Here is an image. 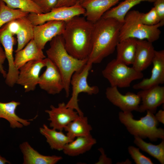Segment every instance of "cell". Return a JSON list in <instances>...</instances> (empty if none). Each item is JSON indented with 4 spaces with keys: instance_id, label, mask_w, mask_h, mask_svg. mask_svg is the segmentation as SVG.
Wrapping results in <instances>:
<instances>
[{
    "instance_id": "cell-1",
    "label": "cell",
    "mask_w": 164,
    "mask_h": 164,
    "mask_svg": "<svg viewBox=\"0 0 164 164\" xmlns=\"http://www.w3.org/2000/svg\"><path fill=\"white\" fill-rule=\"evenodd\" d=\"M65 22L62 35L66 50L77 59L88 58L91 50L94 24L80 16Z\"/></svg>"
},
{
    "instance_id": "cell-2",
    "label": "cell",
    "mask_w": 164,
    "mask_h": 164,
    "mask_svg": "<svg viewBox=\"0 0 164 164\" xmlns=\"http://www.w3.org/2000/svg\"><path fill=\"white\" fill-rule=\"evenodd\" d=\"M122 24L113 18H103L94 24L91 50L87 63H100L114 52L119 42Z\"/></svg>"
},
{
    "instance_id": "cell-3",
    "label": "cell",
    "mask_w": 164,
    "mask_h": 164,
    "mask_svg": "<svg viewBox=\"0 0 164 164\" xmlns=\"http://www.w3.org/2000/svg\"><path fill=\"white\" fill-rule=\"evenodd\" d=\"M46 53L47 58L54 64L60 72L66 97H68L73 74L83 69L87 63L88 58L79 60L70 55L65 48L62 35L55 36L50 41V47L46 50Z\"/></svg>"
},
{
    "instance_id": "cell-4",
    "label": "cell",
    "mask_w": 164,
    "mask_h": 164,
    "mask_svg": "<svg viewBox=\"0 0 164 164\" xmlns=\"http://www.w3.org/2000/svg\"><path fill=\"white\" fill-rule=\"evenodd\" d=\"M145 116L139 120L134 118L131 111H120L119 119L126 128L129 132L134 136L142 139L148 138L152 142L156 141L158 139H164V130L158 126L159 122L155 118L154 114L146 111Z\"/></svg>"
},
{
    "instance_id": "cell-5",
    "label": "cell",
    "mask_w": 164,
    "mask_h": 164,
    "mask_svg": "<svg viewBox=\"0 0 164 164\" xmlns=\"http://www.w3.org/2000/svg\"><path fill=\"white\" fill-rule=\"evenodd\" d=\"M140 13L135 10L127 13L120 29L119 41L132 38L153 43L159 38L161 31L159 28L164 24L159 22L153 26L145 25L140 20Z\"/></svg>"
},
{
    "instance_id": "cell-6",
    "label": "cell",
    "mask_w": 164,
    "mask_h": 164,
    "mask_svg": "<svg viewBox=\"0 0 164 164\" xmlns=\"http://www.w3.org/2000/svg\"><path fill=\"white\" fill-rule=\"evenodd\" d=\"M102 73L111 86L120 88L129 87L132 81L141 79L144 76L142 72L136 70L133 67H128L116 59L107 64Z\"/></svg>"
},
{
    "instance_id": "cell-7",
    "label": "cell",
    "mask_w": 164,
    "mask_h": 164,
    "mask_svg": "<svg viewBox=\"0 0 164 164\" xmlns=\"http://www.w3.org/2000/svg\"><path fill=\"white\" fill-rule=\"evenodd\" d=\"M92 64L87 63L82 70L76 72L73 74L70 80V84L72 86V93L71 97L66 104V106L76 111L80 116H84V114L78 105L79 94L83 92L92 95L97 94L99 91L97 86H90L87 82L88 76Z\"/></svg>"
},
{
    "instance_id": "cell-8",
    "label": "cell",
    "mask_w": 164,
    "mask_h": 164,
    "mask_svg": "<svg viewBox=\"0 0 164 164\" xmlns=\"http://www.w3.org/2000/svg\"><path fill=\"white\" fill-rule=\"evenodd\" d=\"M84 9L78 2L70 7H55L46 13H29L27 17L33 26L43 24L51 20L66 21L73 17L84 15Z\"/></svg>"
},
{
    "instance_id": "cell-9",
    "label": "cell",
    "mask_w": 164,
    "mask_h": 164,
    "mask_svg": "<svg viewBox=\"0 0 164 164\" xmlns=\"http://www.w3.org/2000/svg\"><path fill=\"white\" fill-rule=\"evenodd\" d=\"M14 35L9 30L5 25L0 29V42L3 47L8 64L5 83L11 87H13L16 84L19 72L14 63L13 52L15 41Z\"/></svg>"
},
{
    "instance_id": "cell-10",
    "label": "cell",
    "mask_w": 164,
    "mask_h": 164,
    "mask_svg": "<svg viewBox=\"0 0 164 164\" xmlns=\"http://www.w3.org/2000/svg\"><path fill=\"white\" fill-rule=\"evenodd\" d=\"M45 58L29 61L19 69L16 84L23 86L25 92L35 89L38 84L40 72L46 67Z\"/></svg>"
},
{
    "instance_id": "cell-11",
    "label": "cell",
    "mask_w": 164,
    "mask_h": 164,
    "mask_svg": "<svg viewBox=\"0 0 164 164\" xmlns=\"http://www.w3.org/2000/svg\"><path fill=\"white\" fill-rule=\"evenodd\" d=\"M46 69L39 76L38 84L40 88L50 94L60 93L64 90L61 75L54 64L47 57L45 58Z\"/></svg>"
},
{
    "instance_id": "cell-12",
    "label": "cell",
    "mask_w": 164,
    "mask_h": 164,
    "mask_svg": "<svg viewBox=\"0 0 164 164\" xmlns=\"http://www.w3.org/2000/svg\"><path fill=\"white\" fill-rule=\"evenodd\" d=\"M65 25V21L51 20L33 26V39L39 48L43 50L48 42L57 36L62 35Z\"/></svg>"
},
{
    "instance_id": "cell-13",
    "label": "cell",
    "mask_w": 164,
    "mask_h": 164,
    "mask_svg": "<svg viewBox=\"0 0 164 164\" xmlns=\"http://www.w3.org/2000/svg\"><path fill=\"white\" fill-rule=\"evenodd\" d=\"M107 99L122 111H138L141 99L137 94L128 92L125 94H121L115 87H108L105 92Z\"/></svg>"
},
{
    "instance_id": "cell-14",
    "label": "cell",
    "mask_w": 164,
    "mask_h": 164,
    "mask_svg": "<svg viewBox=\"0 0 164 164\" xmlns=\"http://www.w3.org/2000/svg\"><path fill=\"white\" fill-rule=\"evenodd\" d=\"M50 107V110L45 111L49 116L50 126L58 131H62L68 124L79 116L76 111L67 107L64 102L59 103L57 107L51 105Z\"/></svg>"
},
{
    "instance_id": "cell-15",
    "label": "cell",
    "mask_w": 164,
    "mask_h": 164,
    "mask_svg": "<svg viewBox=\"0 0 164 164\" xmlns=\"http://www.w3.org/2000/svg\"><path fill=\"white\" fill-rule=\"evenodd\" d=\"M151 77L144 78L133 86L135 90H144L164 83V50L155 51Z\"/></svg>"
},
{
    "instance_id": "cell-16",
    "label": "cell",
    "mask_w": 164,
    "mask_h": 164,
    "mask_svg": "<svg viewBox=\"0 0 164 164\" xmlns=\"http://www.w3.org/2000/svg\"><path fill=\"white\" fill-rule=\"evenodd\" d=\"M140 97L142 104L138 112L149 111L155 114L157 108L164 103V87L156 85L144 90H141L137 94Z\"/></svg>"
},
{
    "instance_id": "cell-17",
    "label": "cell",
    "mask_w": 164,
    "mask_h": 164,
    "mask_svg": "<svg viewBox=\"0 0 164 164\" xmlns=\"http://www.w3.org/2000/svg\"><path fill=\"white\" fill-rule=\"evenodd\" d=\"M121 0H84L80 4L84 9L83 15L87 20L94 24L104 14Z\"/></svg>"
},
{
    "instance_id": "cell-18",
    "label": "cell",
    "mask_w": 164,
    "mask_h": 164,
    "mask_svg": "<svg viewBox=\"0 0 164 164\" xmlns=\"http://www.w3.org/2000/svg\"><path fill=\"white\" fill-rule=\"evenodd\" d=\"M155 51L152 43L146 40L137 39L132 67L141 72L146 69L152 63Z\"/></svg>"
},
{
    "instance_id": "cell-19",
    "label": "cell",
    "mask_w": 164,
    "mask_h": 164,
    "mask_svg": "<svg viewBox=\"0 0 164 164\" xmlns=\"http://www.w3.org/2000/svg\"><path fill=\"white\" fill-rule=\"evenodd\" d=\"M19 148L23 155V164H55L63 159L59 156L43 155L34 149L27 142L21 144Z\"/></svg>"
},
{
    "instance_id": "cell-20",
    "label": "cell",
    "mask_w": 164,
    "mask_h": 164,
    "mask_svg": "<svg viewBox=\"0 0 164 164\" xmlns=\"http://www.w3.org/2000/svg\"><path fill=\"white\" fill-rule=\"evenodd\" d=\"M20 104L19 102L14 101L6 103L0 102V119L6 120L9 122L10 127L13 129L27 126L30 125V121H33L36 117L30 119L19 117L16 114L15 111Z\"/></svg>"
},
{
    "instance_id": "cell-21",
    "label": "cell",
    "mask_w": 164,
    "mask_h": 164,
    "mask_svg": "<svg viewBox=\"0 0 164 164\" xmlns=\"http://www.w3.org/2000/svg\"><path fill=\"white\" fill-rule=\"evenodd\" d=\"M15 53L14 63L15 67L19 70L29 61L43 60L46 58L43 50L39 48L33 39L23 49Z\"/></svg>"
},
{
    "instance_id": "cell-22",
    "label": "cell",
    "mask_w": 164,
    "mask_h": 164,
    "mask_svg": "<svg viewBox=\"0 0 164 164\" xmlns=\"http://www.w3.org/2000/svg\"><path fill=\"white\" fill-rule=\"evenodd\" d=\"M96 142V140L91 135L78 137L67 143L63 151L65 154L69 156H78L90 150Z\"/></svg>"
},
{
    "instance_id": "cell-23",
    "label": "cell",
    "mask_w": 164,
    "mask_h": 164,
    "mask_svg": "<svg viewBox=\"0 0 164 164\" xmlns=\"http://www.w3.org/2000/svg\"><path fill=\"white\" fill-rule=\"evenodd\" d=\"M39 130L40 133L46 138V142L52 149L63 151L64 146L73 140L62 131H58L53 128L50 129L45 124Z\"/></svg>"
},
{
    "instance_id": "cell-24",
    "label": "cell",
    "mask_w": 164,
    "mask_h": 164,
    "mask_svg": "<svg viewBox=\"0 0 164 164\" xmlns=\"http://www.w3.org/2000/svg\"><path fill=\"white\" fill-rule=\"evenodd\" d=\"M137 39L128 38L119 41L117 45L116 59L127 65L133 64L135 59Z\"/></svg>"
},
{
    "instance_id": "cell-25",
    "label": "cell",
    "mask_w": 164,
    "mask_h": 164,
    "mask_svg": "<svg viewBox=\"0 0 164 164\" xmlns=\"http://www.w3.org/2000/svg\"><path fill=\"white\" fill-rule=\"evenodd\" d=\"M64 129L67 132L66 135L73 140L78 137L91 135L92 128L88 124L87 117L79 116L68 124Z\"/></svg>"
},
{
    "instance_id": "cell-26",
    "label": "cell",
    "mask_w": 164,
    "mask_h": 164,
    "mask_svg": "<svg viewBox=\"0 0 164 164\" xmlns=\"http://www.w3.org/2000/svg\"><path fill=\"white\" fill-rule=\"evenodd\" d=\"M155 0H124L118 5L110 9L101 18H113L123 23L127 13L133 7L142 2H154Z\"/></svg>"
},
{
    "instance_id": "cell-27",
    "label": "cell",
    "mask_w": 164,
    "mask_h": 164,
    "mask_svg": "<svg viewBox=\"0 0 164 164\" xmlns=\"http://www.w3.org/2000/svg\"><path fill=\"white\" fill-rule=\"evenodd\" d=\"M19 28L16 34L17 46L15 53L23 49L33 38V25L27 16L18 19Z\"/></svg>"
},
{
    "instance_id": "cell-28",
    "label": "cell",
    "mask_w": 164,
    "mask_h": 164,
    "mask_svg": "<svg viewBox=\"0 0 164 164\" xmlns=\"http://www.w3.org/2000/svg\"><path fill=\"white\" fill-rule=\"evenodd\" d=\"M134 144L139 149L156 159L162 164H164V140H162L158 145H155L147 143L142 138L134 136Z\"/></svg>"
},
{
    "instance_id": "cell-29",
    "label": "cell",
    "mask_w": 164,
    "mask_h": 164,
    "mask_svg": "<svg viewBox=\"0 0 164 164\" xmlns=\"http://www.w3.org/2000/svg\"><path fill=\"white\" fill-rule=\"evenodd\" d=\"M9 8L19 9L28 13H43L40 8L33 0H1Z\"/></svg>"
},
{
    "instance_id": "cell-30",
    "label": "cell",
    "mask_w": 164,
    "mask_h": 164,
    "mask_svg": "<svg viewBox=\"0 0 164 164\" xmlns=\"http://www.w3.org/2000/svg\"><path fill=\"white\" fill-rule=\"evenodd\" d=\"M29 13L19 9L10 8L1 0L0 2V29L9 22L27 16Z\"/></svg>"
},
{
    "instance_id": "cell-31",
    "label": "cell",
    "mask_w": 164,
    "mask_h": 164,
    "mask_svg": "<svg viewBox=\"0 0 164 164\" xmlns=\"http://www.w3.org/2000/svg\"><path fill=\"white\" fill-rule=\"evenodd\" d=\"M139 148L133 146L128 148V151L132 158L136 164H153L151 159L141 153Z\"/></svg>"
},
{
    "instance_id": "cell-32",
    "label": "cell",
    "mask_w": 164,
    "mask_h": 164,
    "mask_svg": "<svg viewBox=\"0 0 164 164\" xmlns=\"http://www.w3.org/2000/svg\"><path fill=\"white\" fill-rule=\"evenodd\" d=\"M140 19L143 24L148 26L155 25L160 22L159 16L154 7L147 13L140 12Z\"/></svg>"
},
{
    "instance_id": "cell-33",
    "label": "cell",
    "mask_w": 164,
    "mask_h": 164,
    "mask_svg": "<svg viewBox=\"0 0 164 164\" xmlns=\"http://www.w3.org/2000/svg\"><path fill=\"white\" fill-rule=\"evenodd\" d=\"M41 9L43 13H46L55 8L57 0H33Z\"/></svg>"
},
{
    "instance_id": "cell-34",
    "label": "cell",
    "mask_w": 164,
    "mask_h": 164,
    "mask_svg": "<svg viewBox=\"0 0 164 164\" xmlns=\"http://www.w3.org/2000/svg\"><path fill=\"white\" fill-rule=\"evenodd\" d=\"M153 7L158 14L160 22L164 24V0H155Z\"/></svg>"
},
{
    "instance_id": "cell-35",
    "label": "cell",
    "mask_w": 164,
    "mask_h": 164,
    "mask_svg": "<svg viewBox=\"0 0 164 164\" xmlns=\"http://www.w3.org/2000/svg\"><path fill=\"white\" fill-rule=\"evenodd\" d=\"M1 44L0 42V73L2 74L3 77L5 78L7 73L5 70L3 65L6 59V57L5 51L2 47Z\"/></svg>"
},
{
    "instance_id": "cell-36",
    "label": "cell",
    "mask_w": 164,
    "mask_h": 164,
    "mask_svg": "<svg viewBox=\"0 0 164 164\" xmlns=\"http://www.w3.org/2000/svg\"><path fill=\"white\" fill-rule=\"evenodd\" d=\"M79 0H57L55 7H70L75 5Z\"/></svg>"
},
{
    "instance_id": "cell-37",
    "label": "cell",
    "mask_w": 164,
    "mask_h": 164,
    "mask_svg": "<svg viewBox=\"0 0 164 164\" xmlns=\"http://www.w3.org/2000/svg\"><path fill=\"white\" fill-rule=\"evenodd\" d=\"M99 150L101 153V155L99 158L98 161L96 163L111 164L112 163L111 159L107 157L104 153V149L102 148H100L99 149Z\"/></svg>"
},
{
    "instance_id": "cell-38",
    "label": "cell",
    "mask_w": 164,
    "mask_h": 164,
    "mask_svg": "<svg viewBox=\"0 0 164 164\" xmlns=\"http://www.w3.org/2000/svg\"><path fill=\"white\" fill-rule=\"evenodd\" d=\"M157 120L162 124H164V111L160 110L155 115Z\"/></svg>"
},
{
    "instance_id": "cell-39",
    "label": "cell",
    "mask_w": 164,
    "mask_h": 164,
    "mask_svg": "<svg viewBox=\"0 0 164 164\" xmlns=\"http://www.w3.org/2000/svg\"><path fill=\"white\" fill-rule=\"evenodd\" d=\"M10 164L11 163L5 158L2 157L0 155V164Z\"/></svg>"
},
{
    "instance_id": "cell-40",
    "label": "cell",
    "mask_w": 164,
    "mask_h": 164,
    "mask_svg": "<svg viewBox=\"0 0 164 164\" xmlns=\"http://www.w3.org/2000/svg\"><path fill=\"white\" fill-rule=\"evenodd\" d=\"M84 0H79V2L80 3H81Z\"/></svg>"
},
{
    "instance_id": "cell-41",
    "label": "cell",
    "mask_w": 164,
    "mask_h": 164,
    "mask_svg": "<svg viewBox=\"0 0 164 164\" xmlns=\"http://www.w3.org/2000/svg\"><path fill=\"white\" fill-rule=\"evenodd\" d=\"M0 1H1V0H0Z\"/></svg>"
}]
</instances>
